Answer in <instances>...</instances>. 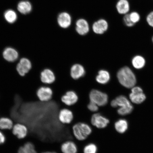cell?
Segmentation results:
<instances>
[{
  "label": "cell",
  "mask_w": 153,
  "mask_h": 153,
  "mask_svg": "<svg viewBox=\"0 0 153 153\" xmlns=\"http://www.w3.org/2000/svg\"><path fill=\"white\" fill-rule=\"evenodd\" d=\"M88 110L91 112L96 113L99 110V107L94 102L89 101L87 105Z\"/></svg>",
  "instance_id": "cell-29"
},
{
  "label": "cell",
  "mask_w": 153,
  "mask_h": 153,
  "mask_svg": "<svg viewBox=\"0 0 153 153\" xmlns=\"http://www.w3.org/2000/svg\"><path fill=\"white\" fill-rule=\"evenodd\" d=\"M133 110V106L128 107L125 108H120L117 110L118 113L120 115H126L131 113Z\"/></svg>",
  "instance_id": "cell-30"
},
{
  "label": "cell",
  "mask_w": 153,
  "mask_h": 153,
  "mask_svg": "<svg viewBox=\"0 0 153 153\" xmlns=\"http://www.w3.org/2000/svg\"><path fill=\"white\" fill-rule=\"evenodd\" d=\"M114 127L116 131L120 133H123L127 131L128 124L125 120L121 119L118 120L114 124Z\"/></svg>",
  "instance_id": "cell-24"
},
{
  "label": "cell",
  "mask_w": 153,
  "mask_h": 153,
  "mask_svg": "<svg viewBox=\"0 0 153 153\" xmlns=\"http://www.w3.org/2000/svg\"><path fill=\"white\" fill-rule=\"evenodd\" d=\"M74 114L71 110L63 108L59 111L58 118L59 122L64 125L70 124L74 120Z\"/></svg>",
  "instance_id": "cell-9"
},
{
  "label": "cell",
  "mask_w": 153,
  "mask_h": 153,
  "mask_svg": "<svg viewBox=\"0 0 153 153\" xmlns=\"http://www.w3.org/2000/svg\"><path fill=\"white\" fill-rule=\"evenodd\" d=\"M129 14L130 19L134 24L135 25L140 20V15L137 11H132L129 13Z\"/></svg>",
  "instance_id": "cell-28"
},
{
  "label": "cell",
  "mask_w": 153,
  "mask_h": 153,
  "mask_svg": "<svg viewBox=\"0 0 153 153\" xmlns=\"http://www.w3.org/2000/svg\"><path fill=\"white\" fill-rule=\"evenodd\" d=\"M90 101L97 104L99 107L104 106L108 104V97L106 93L97 89H93L89 94Z\"/></svg>",
  "instance_id": "cell-3"
},
{
  "label": "cell",
  "mask_w": 153,
  "mask_h": 153,
  "mask_svg": "<svg viewBox=\"0 0 153 153\" xmlns=\"http://www.w3.org/2000/svg\"><path fill=\"white\" fill-rule=\"evenodd\" d=\"M32 68V63L29 59L22 57L19 60L16 68L19 75L24 76L30 71Z\"/></svg>",
  "instance_id": "cell-7"
},
{
  "label": "cell",
  "mask_w": 153,
  "mask_h": 153,
  "mask_svg": "<svg viewBox=\"0 0 153 153\" xmlns=\"http://www.w3.org/2000/svg\"><path fill=\"white\" fill-rule=\"evenodd\" d=\"M40 79L44 85H51L56 81V76L52 70L49 68H46L41 72Z\"/></svg>",
  "instance_id": "cell-11"
},
{
  "label": "cell",
  "mask_w": 153,
  "mask_h": 153,
  "mask_svg": "<svg viewBox=\"0 0 153 153\" xmlns=\"http://www.w3.org/2000/svg\"><path fill=\"white\" fill-rule=\"evenodd\" d=\"M86 74L85 69L83 65L79 63L73 65L70 69V75L72 79L78 80L83 78Z\"/></svg>",
  "instance_id": "cell-12"
},
{
  "label": "cell",
  "mask_w": 153,
  "mask_h": 153,
  "mask_svg": "<svg viewBox=\"0 0 153 153\" xmlns=\"http://www.w3.org/2000/svg\"><path fill=\"white\" fill-rule=\"evenodd\" d=\"M131 63L134 68L140 69L144 67L146 62L144 57L140 55H137L133 57Z\"/></svg>",
  "instance_id": "cell-23"
},
{
  "label": "cell",
  "mask_w": 153,
  "mask_h": 153,
  "mask_svg": "<svg viewBox=\"0 0 153 153\" xmlns=\"http://www.w3.org/2000/svg\"><path fill=\"white\" fill-rule=\"evenodd\" d=\"M62 153H77V145L74 141L68 140L62 143L60 147Z\"/></svg>",
  "instance_id": "cell-17"
},
{
  "label": "cell",
  "mask_w": 153,
  "mask_h": 153,
  "mask_svg": "<svg viewBox=\"0 0 153 153\" xmlns=\"http://www.w3.org/2000/svg\"><path fill=\"white\" fill-rule=\"evenodd\" d=\"M57 24L60 28L66 29L71 26L72 17L68 13L65 11L62 12L57 16Z\"/></svg>",
  "instance_id": "cell-13"
},
{
  "label": "cell",
  "mask_w": 153,
  "mask_h": 153,
  "mask_svg": "<svg viewBox=\"0 0 153 153\" xmlns=\"http://www.w3.org/2000/svg\"><path fill=\"white\" fill-rule=\"evenodd\" d=\"M36 95L39 100L43 102H48L53 98V91L51 87L43 85L37 89Z\"/></svg>",
  "instance_id": "cell-5"
},
{
  "label": "cell",
  "mask_w": 153,
  "mask_h": 153,
  "mask_svg": "<svg viewBox=\"0 0 153 153\" xmlns=\"http://www.w3.org/2000/svg\"><path fill=\"white\" fill-rule=\"evenodd\" d=\"M152 41H153V38H152Z\"/></svg>",
  "instance_id": "cell-35"
},
{
  "label": "cell",
  "mask_w": 153,
  "mask_h": 153,
  "mask_svg": "<svg viewBox=\"0 0 153 153\" xmlns=\"http://www.w3.org/2000/svg\"><path fill=\"white\" fill-rule=\"evenodd\" d=\"M4 18L7 23L12 24L16 22L18 19V15L15 11L13 10L9 9L5 11Z\"/></svg>",
  "instance_id": "cell-22"
},
{
  "label": "cell",
  "mask_w": 153,
  "mask_h": 153,
  "mask_svg": "<svg viewBox=\"0 0 153 153\" xmlns=\"http://www.w3.org/2000/svg\"><path fill=\"white\" fill-rule=\"evenodd\" d=\"M79 100L77 93L73 90L67 91L61 98L63 104L68 106H72L75 105Z\"/></svg>",
  "instance_id": "cell-6"
},
{
  "label": "cell",
  "mask_w": 153,
  "mask_h": 153,
  "mask_svg": "<svg viewBox=\"0 0 153 153\" xmlns=\"http://www.w3.org/2000/svg\"><path fill=\"white\" fill-rule=\"evenodd\" d=\"M123 21L124 24L128 27H132L135 25L131 22V19H130L129 14L124 15Z\"/></svg>",
  "instance_id": "cell-31"
},
{
  "label": "cell",
  "mask_w": 153,
  "mask_h": 153,
  "mask_svg": "<svg viewBox=\"0 0 153 153\" xmlns=\"http://www.w3.org/2000/svg\"><path fill=\"white\" fill-rule=\"evenodd\" d=\"M110 73L105 69L99 70L95 76L96 81L100 85H106L110 81Z\"/></svg>",
  "instance_id": "cell-19"
},
{
  "label": "cell",
  "mask_w": 153,
  "mask_h": 153,
  "mask_svg": "<svg viewBox=\"0 0 153 153\" xmlns=\"http://www.w3.org/2000/svg\"><path fill=\"white\" fill-rule=\"evenodd\" d=\"M130 100L133 102L140 104L144 101L146 98L142 88L139 87H134L131 88V93L129 95Z\"/></svg>",
  "instance_id": "cell-8"
},
{
  "label": "cell",
  "mask_w": 153,
  "mask_h": 153,
  "mask_svg": "<svg viewBox=\"0 0 153 153\" xmlns=\"http://www.w3.org/2000/svg\"><path fill=\"white\" fill-rule=\"evenodd\" d=\"M75 30L78 35L85 36L88 34L90 31V27L88 22L83 18L76 20V22Z\"/></svg>",
  "instance_id": "cell-14"
},
{
  "label": "cell",
  "mask_w": 153,
  "mask_h": 153,
  "mask_svg": "<svg viewBox=\"0 0 153 153\" xmlns=\"http://www.w3.org/2000/svg\"><path fill=\"white\" fill-rule=\"evenodd\" d=\"M93 129L89 124L84 122H78L72 127L74 136L78 141H83L87 139L92 132Z\"/></svg>",
  "instance_id": "cell-2"
},
{
  "label": "cell",
  "mask_w": 153,
  "mask_h": 153,
  "mask_svg": "<svg viewBox=\"0 0 153 153\" xmlns=\"http://www.w3.org/2000/svg\"><path fill=\"white\" fill-rule=\"evenodd\" d=\"M146 20L149 25L153 28V10L151 11L147 15Z\"/></svg>",
  "instance_id": "cell-32"
},
{
  "label": "cell",
  "mask_w": 153,
  "mask_h": 153,
  "mask_svg": "<svg viewBox=\"0 0 153 153\" xmlns=\"http://www.w3.org/2000/svg\"><path fill=\"white\" fill-rule=\"evenodd\" d=\"M13 122L10 119L7 117L0 118V129H10L12 128Z\"/></svg>",
  "instance_id": "cell-26"
},
{
  "label": "cell",
  "mask_w": 153,
  "mask_h": 153,
  "mask_svg": "<svg viewBox=\"0 0 153 153\" xmlns=\"http://www.w3.org/2000/svg\"><path fill=\"white\" fill-rule=\"evenodd\" d=\"M17 8L19 12L22 14L27 15L31 12L32 7L31 3L29 1H22L18 4Z\"/></svg>",
  "instance_id": "cell-21"
},
{
  "label": "cell",
  "mask_w": 153,
  "mask_h": 153,
  "mask_svg": "<svg viewBox=\"0 0 153 153\" xmlns=\"http://www.w3.org/2000/svg\"><path fill=\"white\" fill-rule=\"evenodd\" d=\"M110 123L108 118L102 115L100 113L96 112L92 115L91 124L94 127L98 129H103L106 128Z\"/></svg>",
  "instance_id": "cell-4"
},
{
  "label": "cell",
  "mask_w": 153,
  "mask_h": 153,
  "mask_svg": "<svg viewBox=\"0 0 153 153\" xmlns=\"http://www.w3.org/2000/svg\"><path fill=\"white\" fill-rule=\"evenodd\" d=\"M83 150V153H97L98 148L95 143H90L85 145Z\"/></svg>",
  "instance_id": "cell-27"
},
{
  "label": "cell",
  "mask_w": 153,
  "mask_h": 153,
  "mask_svg": "<svg viewBox=\"0 0 153 153\" xmlns=\"http://www.w3.org/2000/svg\"><path fill=\"white\" fill-rule=\"evenodd\" d=\"M42 153H57L55 152H42Z\"/></svg>",
  "instance_id": "cell-34"
},
{
  "label": "cell",
  "mask_w": 153,
  "mask_h": 153,
  "mask_svg": "<svg viewBox=\"0 0 153 153\" xmlns=\"http://www.w3.org/2000/svg\"><path fill=\"white\" fill-rule=\"evenodd\" d=\"M4 59L7 62H14L20 59L19 53L16 50L12 47H7L3 52Z\"/></svg>",
  "instance_id": "cell-15"
},
{
  "label": "cell",
  "mask_w": 153,
  "mask_h": 153,
  "mask_svg": "<svg viewBox=\"0 0 153 153\" xmlns=\"http://www.w3.org/2000/svg\"><path fill=\"white\" fill-rule=\"evenodd\" d=\"M111 105L114 108L119 106L121 108H125L132 106L127 97L122 95L117 97L111 101Z\"/></svg>",
  "instance_id": "cell-18"
},
{
  "label": "cell",
  "mask_w": 153,
  "mask_h": 153,
  "mask_svg": "<svg viewBox=\"0 0 153 153\" xmlns=\"http://www.w3.org/2000/svg\"><path fill=\"white\" fill-rule=\"evenodd\" d=\"M108 27V23L107 21L105 19H101L93 23L92 30L95 34L101 35L107 31Z\"/></svg>",
  "instance_id": "cell-10"
},
{
  "label": "cell",
  "mask_w": 153,
  "mask_h": 153,
  "mask_svg": "<svg viewBox=\"0 0 153 153\" xmlns=\"http://www.w3.org/2000/svg\"><path fill=\"white\" fill-rule=\"evenodd\" d=\"M13 132L19 139H22L26 136L27 129L25 126L20 124H17L13 128Z\"/></svg>",
  "instance_id": "cell-20"
},
{
  "label": "cell",
  "mask_w": 153,
  "mask_h": 153,
  "mask_svg": "<svg viewBox=\"0 0 153 153\" xmlns=\"http://www.w3.org/2000/svg\"><path fill=\"white\" fill-rule=\"evenodd\" d=\"M117 76L120 85L128 88H131L136 84L135 74L129 67L125 66L120 68L117 72Z\"/></svg>",
  "instance_id": "cell-1"
},
{
  "label": "cell",
  "mask_w": 153,
  "mask_h": 153,
  "mask_svg": "<svg viewBox=\"0 0 153 153\" xmlns=\"http://www.w3.org/2000/svg\"><path fill=\"white\" fill-rule=\"evenodd\" d=\"M118 14L124 15L129 14L131 10V5L129 0H118L116 4Z\"/></svg>",
  "instance_id": "cell-16"
},
{
  "label": "cell",
  "mask_w": 153,
  "mask_h": 153,
  "mask_svg": "<svg viewBox=\"0 0 153 153\" xmlns=\"http://www.w3.org/2000/svg\"><path fill=\"white\" fill-rule=\"evenodd\" d=\"M5 137L4 134L0 131V145L4 143L5 141Z\"/></svg>",
  "instance_id": "cell-33"
},
{
  "label": "cell",
  "mask_w": 153,
  "mask_h": 153,
  "mask_svg": "<svg viewBox=\"0 0 153 153\" xmlns=\"http://www.w3.org/2000/svg\"><path fill=\"white\" fill-rule=\"evenodd\" d=\"M18 153H37L34 145L31 143L28 142L23 146L20 147Z\"/></svg>",
  "instance_id": "cell-25"
}]
</instances>
